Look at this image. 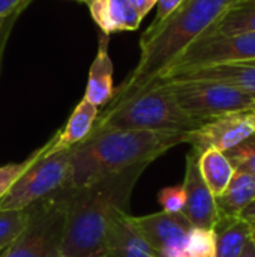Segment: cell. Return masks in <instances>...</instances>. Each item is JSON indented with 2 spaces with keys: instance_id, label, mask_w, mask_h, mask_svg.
I'll return each mask as SVG.
<instances>
[{
  "instance_id": "cell-1",
  "label": "cell",
  "mask_w": 255,
  "mask_h": 257,
  "mask_svg": "<svg viewBox=\"0 0 255 257\" xmlns=\"http://www.w3.org/2000/svg\"><path fill=\"white\" fill-rule=\"evenodd\" d=\"M147 166H135L68 188L62 257H101L117 212L129 209L134 188Z\"/></svg>"
},
{
  "instance_id": "cell-2",
  "label": "cell",
  "mask_w": 255,
  "mask_h": 257,
  "mask_svg": "<svg viewBox=\"0 0 255 257\" xmlns=\"http://www.w3.org/2000/svg\"><path fill=\"white\" fill-rule=\"evenodd\" d=\"M240 0H183L153 32L140 39V60L114 90L119 98L155 83L167 68Z\"/></svg>"
},
{
  "instance_id": "cell-3",
  "label": "cell",
  "mask_w": 255,
  "mask_h": 257,
  "mask_svg": "<svg viewBox=\"0 0 255 257\" xmlns=\"http://www.w3.org/2000/svg\"><path fill=\"white\" fill-rule=\"evenodd\" d=\"M186 142V133L93 128L71 148L69 187H81L102 176L135 166H149L171 148Z\"/></svg>"
},
{
  "instance_id": "cell-4",
  "label": "cell",
  "mask_w": 255,
  "mask_h": 257,
  "mask_svg": "<svg viewBox=\"0 0 255 257\" xmlns=\"http://www.w3.org/2000/svg\"><path fill=\"white\" fill-rule=\"evenodd\" d=\"M105 105L93 128L189 133L206 122L188 114L162 81L111 98Z\"/></svg>"
},
{
  "instance_id": "cell-5",
  "label": "cell",
  "mask_w": 255,
  "mask_h": 257,
  "mask_svg": "<svg viewBox=\"0 0 255 257\" xmlns=\"http://www.w3.org/2000/svg\"><path fill=\"white\" fill-rule=\"evenodd\" d=\"M68 188H62L26 208L29 212L26 227L0 256L62 257Z\"/></svg>"
},
{
  "instance_id": "cell-6",
  "label": "cell",
  "mask_w": 255,
  "mask_h": 257,
  "mask_svg": "<svg viewBox=\"0 0 255 257\" xmlns=\"http://www.w3.org/2000/svg\"><path fill=\"white\" fill-rule=\"evenodd\" d=\"M71 148L51 151V142L36 149V158L0 199V211L26 209L38 200L71 185Z\"/></svg>"
},
{
  "instance_id": "cell-7",
  "label": "cell",
  "mask_w": 255,
  "mask_h": 257,
  "mask_svg": "<svg viewBox=\"0 0 255 257\" xmlns=\"http://www.w3.org/2000/svg\"><path fill=\"white\" fill-rule=\"evenodd\" d=\"M245 60H255V32L204 35L192 42L156 81L207 66Z\"/></svg>"
},
{
  "instance_id": "cell-8",
  "label": "cell",
  "mask_w": 255,
  "mask_h": 257,
  "mask_svg": "<svg viewBox=\"0 0 255 257\" xmlns=\"http://www.w3.org/2000/svg\"><path fill=\"white\" fill-rule=\"evenodd\" d=\"M168 86L179 105L191 116L201 120L233 113L252 110L255 96L243 93L222 83L207 80L162 81Z\"/></svg>"
},
{
  "instance_id": "cell-9",
  "label": "cell",
  "mask_w": 255,
  "mask_h": 257,
  "mask_svg": "<svg viewBox=\"0 0 255 257\" xmlns=\"http://www.w3.org/2000/svg\"><path fill=\"white\" fill-rule=\"evenodd\" d=\"M255 134L252 110L225 113L206 120L197 130L186 133V142L192 151L201 154L206 149L227 152Z\"/></svg>"
},
{
  "instance_id": "cell-10",
  "label": "cell",
  "mask_w": 255,
  "mask_h": 257,
  "mask_svg": "<svg viewBox=\"0 0 255 257\" xmlns=\"http://www.w3.org/2000/svg\"><path fill=\"white\" fill-rule=\"evenodd\" d=\"M185 190V208L183 215L188 218L192 227L213 229L219 214L216 206V197L210 193L198 169V154L191 149L186 155L185 179L182 184Z\"/></svg>"
},
{
  "instance_id": "cell-11",
  "label": "cell",
  "mask_w": 255,
  "mask_h": 257,
  "mask_svg": "<svg viewBox=\"0 0 255 257\" xmlns=\"http://www.w3.org/2000/svg\"><path fill=\"white\" fill-rule=\"evenodd\" d=\"M134 223L158 257L171 248L186 247V238L192 227L183 214H168L164 211L134 217Z\"/></svg>"
},
{
  "instance_id": "cell-12",
  "label": "cell",
  "mask_w": 255,
  "mask_h": 257,
  "mask_svg": "<svg viewBox=\"0 0 255 257\" xmlns=\"http://www.w3.org/2000/svg\"><path fill=\"white\" fill-rule=\"evenodd\" d=\"M101 257H158L134 223V217L120 211L107 233Z\"/></svg>"
},
{
  "instance_id": "cell-13",
  "label": "cell",
  "mask_w": 255,
  "mask_h": 257,
  "mask_svg": "<svg viewBox=\"0 0 255 257\" xmlns=\"http://www.w3.org/2000/svg\"><path fill=\"white\" fill-rule=\"evenodd\" d=\"M176 80H207L227 84L243 93L255 96V60L231 62L189 71L165 81Z\"/></svg>"
},
{
  "instance_id": "cell-14",
  "label": "cell",
  "mask_w": 255,
  "mask_h": 257,
  "mask_svg": "<svg viewBox=\"0 0 255 257\" xmlns=\"http://www.w3.org/2000/svg\"><path fill=\"white\" fill-rule=\"evenodd\" d=\"M87 3L92 18L105 35L137 30L143 21L129 0H89Z\"/></svg>"
},
{
  "instance_id": "cell-15",
  "label": "cell",
  "mask_w": 255,
  "mask_h": 257,
  "mask_svg": "<svg viewBox=\"0 0 255 257\" xmlns=\"http://www.w3.org/2000/svg\"><path fill=\"white\" fill-rule=\"evenodd\" d=\"M108 45H110V35L102 33L98 42L96 57L89 71V80L84 93V98L93 105H96L98 108L105 105L114 93L113 62L110 59Z\"/></svg>"
},
{
  "instance_id": "cell-16",
  "label": "cell",
  "mask_w": 255,
  "mask_h": 257,
  "mask_svg": "<svg viewBox=\"0 0 255 257\" xmlns=\"http://www.w3.org/2000/svg\"><path fill=\"white\" fill-rule=\"evenodd\" d=\"M98 114L99 108L89 102L86 98H83L74 108L65 128L60 130L56 136H53V139H50L51 151L69 149L81 143L93 130Z\"/></svg>"
},
{
  "instance_id": "cell-17",
  "label": "cell",
  "mask_w": 255,
  "mask_h": 257,
  "mask_svg": "<svg viewBox=\"0 0 255 257\" xmlns=\"http://www.w3.org/2000/svg\"><path fill=\"white\" fill-rule=\"evenodd\" d=\"M254 200L255 178L240 169H236L224 193L216 197L218 214L219 217H237L240 211Z\"/></svg>"
},
{
  "instance_id": "cell-18",
  "label": "cell",
  "mask_w": 255,
  "mask_h": 257,
  "mask_svg": "<svg viewBox=\"0 0 255 257\" xmlns=\"http://www.w3.org/2000/svg\"><path fill=\"white\" fill-rule=\"evenodd\" d=\"M216 257H239L249 241L251 224L239 217H219L215 227Z\"/></svg>"
},
{
  "instance_id": "cell-19",
  "label": "cell",
  "mask_w": 255,
  "mask_h": 257,
  "mask_svg": "<svg viewBox=\"0 0 255 257\" xmlns=\"http://www.w3.org/2000/svg\"><path fill=\"white\" fill-rule=\"evenodd\" d=\"M198 169L215 197H219L224 193L236 170L227 155L218 149H206L198 154Z\"/></svg>"
},
{
  "instance_id": "cell-20",
  "label": "cell",
  "mask_w": 255,
  "mask_h": 257,
  "mask_svg": "<svg viewBox=\"0 0 255 257\" xmlns=\"http://www.w3.org/2000/svg\"><path fill=\"white\" fill-rule=\"evenodd\" d=\"M242 32H255L254 3L239 2L227 14H224L204 35H228Z\"/></svg>"
},
{
  "instance_id": "cell-21",
  "label": "cell",
  "mask_w": 255,
  "mask_h": 257,
  "mask_svg": "<svg viewBox=\"0 0 255 257\" xmlns=\"http://www.w3.org/2000/svg\"><path fill=\"white\" fill-rule=\"evenodd\" d=\"M29 218L27 209L0 211V254L20 236Z\"/></svg>"
},
{
  "instance_id": "cell-22",
  "label": "cell",
  "mask_w": 255,
  "mask_h": 257,
  "mask_svg": "<svg viewBox=\"0 0 255 257\" xmlns=\"http://www.w3.org/2000/svg\"><path fill=\"white\" fill-rule=\"evenodd\" d=\"M186 251L191 257H216L215 230L191 227L186 238Z\"/></svg>"
},
{
  "instance_id": "cell-23",
  "label": "cell",
  "mask_w": 255,
  "mask_h": 257,
  "mask_svg": "<svg viewBox=\"0 0 255 257\" xmlns=\"http://www.w3.org/2000/svg\"><path fill=\"white\" fill-rule=\"evenodd\" d=\"M224 154L231 161L234 169H240L255 178V134Z\"/></svg>"
},
{
  "instance_id": "cell-24",
  "label": "cell",
  "mask_w": 255,
  "mask_h": 257,
  "mask_svg": "<svg viewBox=\"0 0 255 257\" xmlns=\"http://www.w3.org/2000/svg\"><path fill=\"white\" fill-rule=\"evenodd\" d=\"M36 158V151L21 163H11L0 167V199L11 190V187L18 181V178L30 167Z\"/></svg>"
},
{
  "instance_id": "cell-25",
  "label": "cell",
  "mask_w": 255,
  "mask_h": 257,
  "mask_svg": "<svg viewBox=\"0 0 255 257\" xmlns=\"http://www.w3.org/2000/svg\"><path fill=\"white\" fill-rule=\"evenodd\" d=\"M158 202L164 212L182 214L185 208V190L182 185L167 187L158 193Z\"/></svg>"
},
{
  "instance_id": "cell-26",
  "label": "cell",
  "mask_w": 255,
  "mask_h": 257,
  "mask_svg": "<svg viewBox=\"0 0 255 257\" xmlns=\"http://www.w3.org/2000/svg\"><path fill=\"white\" fill-rule=\"evenodd\" d=\"M183 0H158L156 2V15L155 20L152 21V24L144 30V33H150L153 32L162 21H165L180 5Z\"/></svg>"
},
{
  "instance_id": "cell-27",
  "label": "cell",
  "mask_w": 255,
  "mask_h": 257,
  "mask_svg": "<svg viewBox=\"0 0 255 257\" xmlns=\"http://www.w3.org/2000/svg\"><path fill=\"white\" fill-rule=\"evenodd\" d=\"M23 11H24V9H20V11H15L14 14H11V15L6 18V21H5L3 27L0 29V74H2L3 56H5V50H6V44H8V41H9L11 32H12V29H14V26H15L17 20H18V17L21 15V12H23Z\"/></svg>"
},
{
  "instance_id": "cell-28",
  "label": "cell",
  "mask_w": 255,
  "mask_h": 257,
  "mask_svg": "<svg viewBox=\"0 0 255 257\" xmlns=\"http://www.w3.org/2000/svg\"><path fill=\"white\" fill-rule=\"evenodd\" d=\"M30 0H0V18H5L15 11L26 9Z\"/></svg>"
},
{
  "instance_id": "cell-29",
  "label": "cell",
  "mask_w": 255,
  "mask_h": 257,
  "mask_svg": "<svg viewBox=\"0 0 255 257\" xmlns=\"http://www.w3.org/2000/svg\"><path fill=\"white\" fill-rule=\"evenodd\" d=\"M129 2H131V5L135 8V11L144 18V17L152 11V8L156 5L158 0H129Z\"/></svg>"
},
{
  "instance_id": "cell-30",
  "label": "cell",
  "mask_w": 255,
  "mask_h": 257,
  "mask_svg": "<svg viewBox=\"0 0 255 257\" xmlns=\"http://www.w3.org/2000/svg\"><path fill=\"white\" fill-rule=\"evenodd\" d=\"M237 217L245 220V221H248L249 224H255V200L251 202L245 209H242Z\"/></svg>"
},
{
  "instance_id": "cell-31",
  "label": "cell",
  "mask_w": 255,
  "mask_h": 257,
  "mask_svg": "<svg viewBox=\"0 0 255 257\" xmlns=\"http://www.w3.org/2000/svg\"><path fill=\"white\" fill-rule=\"evenodd\" d=\"M239 257H255V247L254 244H252V241H251V238L246 242V245L243 247V250H242V253H240Z\"/></svg>"
},
{
  "instance_id": "cell-32",
  "label": "cell",
  "mask_w": 255,
  "mask_h": 257,
  "mask_svg": "<svg viewBox=\"0 0 255 257\" xmlns=\"http://www.w3.org/2000/svg\"><path fill=\"white\" fill-rule=\"evenodd\" d=\"M249 238H251V241H252V244H254V247H255V224H251V233H249Z\"/></svg>"
},
{
  "instance_id": "cell-33",
  "label": "cell",
  "mask_w": 255,
  "mask_h": 257,
  "mask_svg": "<svg viewBox=\"0 0 255 257\" xmlns=\"http://www.w3.org/2000/svg\"><path fill=\"white\" fill-rule=\"evenodd\" d=\"M8 17H9V15H8ZM8 17H5V18H0V29L3 27V24H5V21H6V18H8Z\"/></svg>"
},
{
  "instance_id": "cell-34",
  "label": "cell",
  "mask_w": 255,
  "mask_h": 257,
  "mask_svg": "<svg viewBox=\"0 0 255 257\" xmlns=\"http://www.w3.org/2000/svg\"><path fill=\"white\" fill-rule=\"evenodd\" d=\"M242 2H245V3H254L255 5V0H242Z\"/></svg>"
},
{
  "instance_id": "cell-35",
  "label": "cell",
  "mask_w": 255,
  "mask_h": 257,
  "mask_svg": "<svg viewBox=\"0 0 255 257\" xmlns=\"http://www.w3.org/2000/svg\"><path fill=\"white\" fill-rule=\"evenodd\" d=\"M77 2H89V0H77Z\"/></svg>"
},
{
  "instance_id": "cell-36",
  "label": "cell",
  "mask_w": 255,
  "mask_h": 257,
  "mask_svg": "<svg viewBox=\"0 0 255 257\" xmlns=\"http://www.w3.org/2000/svg\"><path fill=\"white\" fill-rule=\"evenodd\" d=\"M252 113H254V117H255V107H254V108H252Z\"/></svg>"
},
{
  "instance_id": "cell-37",
  "label": "cell",
  "mask_w": 255,
  "mask_h": 257,
  "mask_svg": "<svg viewBox=\"0 0 255 257\" xmlns=\"http://www.w3.org/2000/svg\"><path fill=\"white\" fill-rule=\"evenodd\" d=\"M240 2H242V0H240Z\"/></svg>"
},
{
  "instance_id": "cell-38",
  "label": "cell",
  "mask_w": 255,
  "mask_h": 257,
  "mask_svg": "<svg viewBox=\"0 0 255 257\" xmlns=\"http://www.w3.org/2000/svg\"><path fill=\"white\" fill-rule=\"evenodd\" d=\"M0 257H2V256H0Z\"/></svg>"
}]
</instances>
